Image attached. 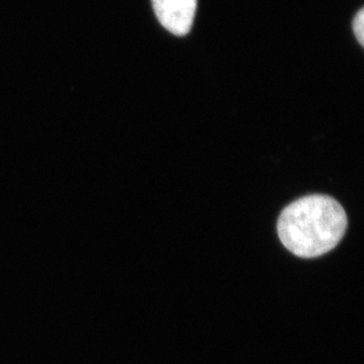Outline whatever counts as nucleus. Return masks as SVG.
I'll return each mask as SVG.
<instances>
[{
    "instance_id": "nucleus-1",
    "label": "nucleus",
    "mask_w": 364,
    "mask_h": 364,
    "mask_svg": "<svg viewBox=\"0 0 364 364\" xmlns=\"http://www.w3.org/2000/svg\"><path fill=\"white\" fill-rule=\"evenodd\" d=\"M348 227L343 206L333 197L310 195L289 204L279 215V240L290 252L315 258L333 250Z\"/></svg>"
},
{
    "instance_id": "nucleus-3",
    "label": "nucleus",
    "mask_w": 364,
    "mask_h": 364,
    "mask_svg": "<svg viewBox=\"0 0 364 364\" xmlns=\"http://www.w3.org/2000/svg\"><path fill=\"white\" fill-rule=\"evenodd\" d=\"M353 30H354L355 37L358 38V43L363 46L364 45V9L358 11L353 21Z\"/></svg>"
},
{
    "instance_id": "nucleus-2",
    "label": "nucleus",
    "mask_w": 364,
    "mask_h": 364,
    "mask_svg": "<svg viewBox=\"0 0 364 364\" xmlns=\"http://www.w3.org/2000/svg\"><path fill=\"white\" fill-rule=\"evenodd\" d=\"M156 17L172 35L186 36L193 28L197 0H152Z\"/></svg>"
}]
</instances>
